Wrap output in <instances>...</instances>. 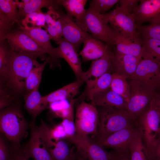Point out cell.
<instances>
[{
    "instance_id": "24",
    "label": "cell",
    "mask_w": 160,
    "mask_h": 160,
    "mask_svg": "<svg viewBox=\"0 0 160 160\" xmlns=\"http://www.w3.org/2000/svg\"><path fill=\"white\" fill-rule=\"evenodd\" d=\"M112 79V73H106L96 79H89L85 81L86 89L80 97L82 99L87 97L89 100L104 92L110 87Z\"/></svg>"
},
{
    "instance_id": "11",
    "label": "cell",
    "mask_w": 160,
    "mask_h": 160,
    "mask_svg": "<svg viewBox=\"0 0 160 160\" xmlns=\"http://www.w3.org/2000/svg\"><path fill=\"white\" fill-rule=\"evenodd\" d=\"M67 139L87 160H109L111 157V152L106 151L104 147L89 136L80 135L76 133Z\"/></svg>"
},
{
    "instance_id": "29",
    "label": "cell",
    "mask_w": 160,
    "mask_h": 160,
    "mask_svg": "<svg viewBox=\"0 0 160 160\" xmlns=\"http://www.w3.org/2000/svg\"><path fill=\"white\" fill-rule=\"evenodd\" d=\"M38 87L24 96V107L32 117V120L35 121L37 117L45 109L41 104L42 97L39 90Z\"/></svg>"
},
{
    "instance_id": "22",
    "label": "cell",
    "mask_w": 160,
    "mask_h": 160,
    "mask_svg": "<svg viewBox=\"0 0 160 160\" xmlns=\"http://www.w3.org/2000/svg\"><path fill=\"white\" fill-rule=\"evenodd\" d=\"M114 56L113 51L97 60H93L89 68L83 72L80 80L84 83L87 80L96 79L107 72L112 73Z\"/></svg>"
},
{
    "instance_id": "23",
    "label": "cell",
    "mask_w": 160,
    "mask_h": 160,
    "mask_svg": "<svg viewBox=\"0 0 160 160\" xmlns=\"http://www.w3.org/2000/svg\"><path fill=\"white\" fill-rule=\"evenodd\" d=\"M83 43V48L79 55L84 61L97 60L112 51L111 47L92 36L87 39Z\"/></svg>"
},
{
    "instance_id": "38",
    "label": "cell",
    "mask_w": 160,
    "mask_h": 160,
    "mask_svg": "<svg viewBox=\"0 0 160 160\" xmlns=\"http://www.w3.org/2000/svg\"><path fill=\"white\" fill-rule=\"evenodd\" d=\"M119 0H93L89 8L101 14L105 13L119 1Z\"/></svg>"
},
{
    "instance_id": "33",
    "label": "cell",
    "mask_w": 160,
    "mask_h": 160,
    "mask_svg": "<svg viewBox=\"0 0 160 160\" xmlns=\"http://www.w3.org/2000/svg\"><path fill=\"white\" fill-rule=\"evenodd\" d=\"M130 160H148L146 148L138 129L129 146Z\"/></svg>"
},
{
    "instance_id": "21",
    "label": "cell",
    "mask_w": 160,
    "mask_h": 160,
    "mask_svg": "<svg viewBox=\"0 0 160 160\" xmlns=\"http://www.w3.org/2000/svg\"><path fill=\"white\" fill-rule=\"evenodd\" d=\"M112 73H116L127 77H131L135 72L141 60L134 56L114 52Z\"/></svg>"
},
{
    "instance_id": "7",
    "label": "cell",
    "mask_w": 160,
    "mask_h": 160,
    "mask_svg": "<svg viewBox=\"0 0 160 160\" xmlns=\"http://www.w3.org/2000/svg\"><path fill=\"white\" fill-rule=\"evenodd\" d=\"M130 89L127 110L136 118L149 107L156 94L138 81L127 79Z\"/></svg>"
},
{
    "instance_id": "39",
    "label": "cell",
    "mask_w": 160,
    "mask_h": 160,
    "mask_svg": "<svg viewBox=\"0 0 160 160\" xmlns=\"http://www.w3.org/2000/svg\"><path fill=\"white\" fill-rule=\"evenodd\" d=\"M148 160H160V132L147 151Z\"/></svg>"
},
{
    "instance_id": "2",
    "label": "cell",
    "mask_w": 160,
    "mask_h": 160,
    "mask_svg": "<svg viewBox=\"0 0 160 160\" xmlns=\"http://www.w3.org/2000/svg\"><path fill=\"white\" fill-rule=\"evenodd\" d=\"M30 123L16 103L0 110V132L14 146L20 145L28 135Z\"/></svg>"
},
{
    "instance_id": "35",
    "label": "cell",
    "mask_w": 160,
    "mask_h": 160,
    "mask_svg": "<svg viewBox=\"0 0 160 160\" xmlns=\"http://www.w3.org/2000/svg\"><path fill=\"white\" fill-rule=\"evenodd\" d=\"M141 39L143 51L142 57H150L160 62V40L152 39Z\"/></svg>"
},
{
    "instance_id": "13",
    "label": "cell",
    "mask_w": 160,
    "mask_h": 160,
    "mask_svg": "<svg viewBox=\"0 0 160 160\" xmlns=\"http://www.w3.org/2000/svg\"><path fill=\"white\" fill-rule=\"evenodd\" d=\"M137 130L136 121L134 124L97 142L103 147L111 148L116 151H127L129 150V145Z\"/></svg>"
},
{
    "instance_id": "43",
    "label": "cell",
    "mask_w": 160,
    "mask_h": 160,
    "mask_svg": "<svg viewBox=\"0 0 160 160\" xmlns=\"http://www.w3.org/2000/svg\"><path fill=\"white\" fill-rule=\"evenodd\" d=\"M38 13V11L27 15L24 18L21 20L22 25L26 24L28 25V24H30L31 25V26L36 27Z\"/></svg>"
},
{
    "instance_id": "32",
    "label": "cell",
    "mask_w": 160,
    "mask_h": 160,
    "mask_svg": "<svg viewBox=\"0 0 160 160\" xmlns=\"http://www.w3.org/2000/svg\"><path fill=\"white\" fill-rule=\"evenodd\" d=\"M86 0H61L60 5L65 9L67 14L75 18V21L79 20L84 15L86 9Z\"/></svg>"
},
{
    "instance_id": "34",
    "label": "cell",
    "mask_w": 160,
    "mask_h": 160,
    "mask_svg": "<svg viewBox=\"0 0 160 160\" xmlns=\"http://www.w3.org/2000/svg\"><path fill=\"white\" fill-rule=\"evenodd\" d=\"M49 62L48 57L43 63H39L34 67L27 77L25 84L26 93L39 87L42 79V75L46 64Z\"/></svg>"
},
{
    "instance_id": "52",
    "label": "cell",
    "mask_w": 160,
    "mask_h": 160,
    "mask_svg": "<svg viewBox=\"0 0 160 160\" xmlns=\"http://www.w3.org/2000/svg\"><path fill=\"white\" fill-rule=\"evenodd\" d=\"M78 156H77V157L76 160H78Z\"/></svg>"
},
{
    "instance_id": "46",
    "label": "cell",
    "mask_w": 160,
    "mask_h": 160,
    "mask_svg": "<svg viewBox=\"0 0 160 160\" xmlns=\"http://www.w3.org/2000/svg\"><path fill=\"white\" fill-rule=\"evenodd\" d=\"M46 28L52 39L58 44L62 38L59 37L55 29L52 25H47Z\"/></svg>"
},
{
    "instance_id": "6",
    "label": "cell",
    "mask_w": 160,
    "mask_h": 160,
    "mask_svg": "<svg viewBox=\"0 0 160 160\" xmlns=\"http://www.w3.org/2000/svg\"><path fill=\"white\" fill-rule=\"evenodd\" d=\"M99 115L96 107L81 100L77 106L74 119L76 133L80 135L97 136Z\"/></svg>"
},
{
    "instance_id": "49",
    "label": "cell",
    "mask_w": 160,
    "mask_h": 160,
    "mask_svg": "<svg viewBox=\"0 0 160 160\" xmlns=\"http://www.w3.org/2000/svg\"><path fill=\"white\" fill-rule=\"evenodd\" d=\"M78 160H87L78 152Z\"/></svg>"
},
{
    "instance_id": "26",
    "label": "cell",
    "mask_w": 160,
    "mask_h": 160,
    "mask_svg": "<svg viewBox=\"0 0 160 160\" xmlns=\"http://www.w3.org/2000/svg\"><path fill=\"white\" fill-rule=\"evenodd\" d=\"M60 2V0H23L18 4L19 15L20 18H24L28 14L37 12L43 7L48 9L52 7L57 10Z\"/></svg>"
},
{
    "instance_id": "18",
    "label": "cell",
    "mask_w": 160,
    "mask_h": 160,
    "mask_svg": "<svg viewBox=\"0 0 160 160\" xmlns=\"http://www.w3.org/2000/svg\"><path fill=\"white\" fill-rule=\"evenodd\" d=\"M58 45L56 49L57 58L64 59L72 69L77 80L80 79L83 71L77 51L64 38H62Z\"/></svg>"
},
{
    "instance_id": "4",
    "label": "cell",
    "mask_w": 160,
    "mask_h": 160,
    "mask_svg": "<svg viewBox=\"0 0 160 160\" xmlns=\"http://www.w3.org/2000/svg\"><path fill=\"white\" fill-rule=\"evenodd\" d=\"M84 31L113 48L116 31L110 27L104 14L88 8L79 20L75 21Z\"/></svg>"
},
{
    "instance_id": "30",
    "label": "cell",
    "mask_w": 160,
    "mask_h": 160,
    "mask_svg": "<svg viewBox=\"0 0 160 160\" xmlns=\"http://www.w3.org/2000/svg\"><path fill=\"white\" fill-rule=\"evenodd\" d=\"M110 89L121 96L127 103L130 96V89L127 78L116 73H112Z\"/></svg>"
},
{
    "instance_id": "17",
    "label": "cell",
    "mask_w": 160,
    "mask_h": 160,
    "mask_svg": "<svg viewBox=\"0 0 160 160\" xmlns=\"http://www.w3.org/2000/svg\"><path fill=\"white\" fill-rule=\"evenodd\" d=\"M133 10V15L137 26L145 22L151 23L160 18V0H140Z\"/></svg>"
},
{
    "instance_id": "5",
    "label": "cell",
    "mask_w": 160,
    "mask_h": 160,
    "mask_svg": "<svg viewBox=\"0 0 160 160\" xmlns=\"http://www.w3.org/2000/svg\"><path fill=\"white\" fill-rule=\"evenodd\" d=\"M136 124L147 151L160 132V106L154 98L149 108L136 118Z\"/></svg>"
},
{
    "instance_id": "28",
    "label": "cell",
    "mask_w": 160,
    "mask_h": 160,
    "mask_svg": "<svg viewBox=\"0 0 160 160\" xmlns=\"http://www.w3.org/2000/svg\"><path fill=\"white\" fill-rule=\"evenodd\" d=\"M19 2L18 0H0V20L21 27L22 25L18 11Z\"/></svg>"
},
{
    "instance_id": "51",
    "label": "cell",
    "mask_w": 160,
    "mask_h": 160,
    "mask_svg": "<svg viewBox=\"0 0 160 160\" xmlns=\"http://www.w3.org/2000/svg\"><path fill=\"white\" fill-rule=\"evenodd\" d=\"M159 62V63L160 64V62ZM159 79H160V71H159Z\"/></svg>"
},
{
    "instance_id": "15",
    "label": "cell",
    "mask_w": 160,
    "mask_h": 160,
    "mask_svg": "<svg viewBox=\"0 0 160 160\" xmlns=\"http://www.w3.org/2000/svg\"><path fill=\"white\" fill-rule=\"evenodd\" d=\"M19 28L45 51L47 54L49 55V63L51 67L55 64L60 66L56 57V48L54 47L52 45L50 42L52 39L47 31L41 28L30 26L26 24L22 25Z\"/></svg>"
},
{
    "instance_id": "14",
    "label": "cell",
    "mask_w": 160,
    "mask_h": 160,
    "mask_svg": "<svg viewBox=\"0 0 160 160\" xmlns=\"http://www.w3.org/2000/svg\"><path fill=\"white\" fill-rule=\"evenodd\" d=\"M59 13L63 36L78 51L84 41L92 35L84 31L76 23L73 17L67 14L60 12Z\"/></svg>"
},
{
    "instance_id": "36",
    "label": "cell",
    "mask_w": 160,
    "mask_h": 160,
    "mask_svg": "<svg viewBox=\"0 0 160 160\" xmlns=\"http://www.w3.org/2000/svg\"><path fill=\"white\" fill-rule=\"evenodd\" d=\"M137 32L141 39H152L160 40V25L151 23L150 25L137 26Z\"/></svg>"
},
{
    "instance_id": "50",
    "label": "cell",
    "mask_w": 160,
    "mask_h": 160,
    "mask_svg": "<svg viewBox=\"0 0 160 160\" xmlns=\"http://www.w3.org/2000/svg\"><path fill=\"white\" fill-rule=\"evenodd\" d=\"M157 23L160 25V18L155 20L151 23Z\"/></svg>"
},
{
    "instance_id": "41",
    "label": "cell",
    "mask_w": 160,
    "mask_h": 160,
    "mask_svg": "<svg viewBox=\"0 0 160 160\" xmlns=\"http://www.w3.org/2000/svg\"><path fill=\"white\" fill-rule=\"evenodd\" d=\"M48 9V11L45 14L46 23L47 25L52 26L56 21L60 19V14L56 9L52 7Z\"/></svg>"
},
{
    "instance_id": "31",
    "label": "cell",
    "mask_w": 160,
    "mask_h": 160,
    "mask_svg": "<svg viewBox=\"0 0 160 160\" xmlns=\"http://www.w3.org/2000/svg\"><path fill=\"white\" fill-rule=\"evenodd\" d=\"M9 47L4 40L0 44V88H5L9 73Z\"/></svg>"
},
{
    "instance_id": "9",
    "label": "cell",
    "mask_w": 160,
    "mask_h": 160,
    "mask_svg": "<svg viewBox=\"0 0 160 160\" xmlns=\"http://www.w3.org/2000/svg\"><path fill=\"white\" fill-rule=\"evenodd\" d=\"M104 15L112 28L120 34L131 38L139 36L134 17L125 9L117 6Z\"/></svg>"
},
{
    "instance_id": "48",
    "label": "cell",
    "mask_w": 160,
    "mask_h": 160,
    "mask_svg": "<svg viewBox=\"0 0 160 160\" xmlns=\"http://www.w3.org/2000/svg\"><path fill=\"white\" fill-rule=\"evenodd\" d=\"M154 99L157 103L160 106V93L156 94Z\"/></svg>"
},
{
    "instance_id": "27",
    "label": "cell",
    "mask_w": 160,
    "mask_h": 160,
    "mask_svg": "<svg viewBox=\"0 0 160 160\" xmlns=\"http://www.w3.org/2000/svg\"><path fill=\"white\" fill-rule=\"evenodd\" d=\"M79 98L65 99L50 103L48 108L54 117L74 120V105Z\"/></svg>"
},
{
    "instance_id": "1",
    "label": "cell",
    "mask_w": 160,
    "mask_h": 160,
    "mask_svg": "<svg viewBox=\"0 0 160 160\" xmlns=\"http://www.w3.org/2000/svg\"><path fill=\"white\" fill-rule=\"evenodd\" d=\"M45 55L17 52L9 48V73L5 88L9 90L13 95L22 94L25 91L27 77L33 68L39 63L37 58L39 57L44 59Z\"/></svg>"
},
{
    "instance_id": "20",
    "label": "cell",
    "mask_w": 160,
    "mask_h": 160,
    "mask_svg": "<svg viewBox=\"0 0 160 160\" xmlns=\"http://www.w3.org/2000/svg\"><path fill=\"white\" fill-rule=\"evenodd\" d=\"M80 79L65 85L47 95L42 96L41 104L45 109L48 108L51 103L65 99H74L79 92L80 88L84 83Z\"/></svg>"
},
{
    "instance_id": "42",
    "label": "cell",
    "mask_w": 160,
    "mask_h": 160,
    "mask_svg": "<svg viewBox=\"0 0 160 160\" xmlns=\"http://www.w3.org/2000/svg\"><path fill=\"white\" fill-rule=\"evenodd\" d=\"M111 153L109 160H130L129 150L124 152L114 151Z\"/></svg>"
},
{
    "instance_id": "37",
    "label": "cell",
    "mask_w": 160,
    "mask_h": 160,
    "mask_svg": "<svg viewBox=\"0 0 160 160\" xmlns=\"http://www.w3.org/2000/svg\"><path fill=\"white\" fill-rule=\"evenodd\" d=\"M15 149V146L0 132V160H12Z\"/></svg>"
},
{
    "instance_id": "16",
    "label": "cell",
    "mask_w": 160,
    "mask_h": 160,
    "mask_svg": "<svg viewBox=\"0 0 160 160\" xmlns=\"http://www.w3.org/2000/svg\"><path fill=\"white\" fill-rule=\"evenodd\" d=\"M48 150L53 160H76L78 155L75 146L66 139L55 140L43 132Z\"/></svg>"
},
{
    "instance_id": "47",
    "label": "cell",
    "mask_w": 160,
    "mask_h": 160,
    "mask_svg": "<svg viewBox=\"0 0 160 160\" xmlns=\"http://www.w3.org/2000/svg\"><path fill=\"white\" fill-rule=\"evenodd\" d=\"M46 23L45 14H44L41 10L38 11L37 19L36 21V27L41 28L45 27Z\"/></svg>"
},
{
    "instance_id": "25",
    "label": "cell",
    "mask_w": 160,
    "mask_h": 160,
    "mask_svg": "<svg viewBox=\"0 0 160 160\" xmlns=\"http://www.w3.org/2000/svg\"><path fill=\"white\" fill-rule=\"evenodd\" d=\"M90 100L91 103L96 107H111L127 110V103L124 99L110 88Z\"/></svg>"
},
{
    "instance_id": "8",
    "label": "cell",
    "mask_w": 160,
    "mask_h": 160,
    "mask_svg": "<svg viewBox=\"0 0 160 160\" xmlns=\"http://www.w3.org/2000/svg\"><path fill=\"white\" fill-rule=\"evenodd\" d=\"M159 62L148 57H143L137 69L130 78L137 80L156 93H160Z\"/></svg>"
},
{
    "instance_id": "10",
    "label": "cell",
    "mask_w": 160,
    "mask_h": 160,
    "mask_svg": "<svg viewBox=\"0 0 160 160\" xmlns=\"http://www.w3.org/2000/svg\"><path fill=\"white\" fill-rule=\"evenodd\" d=\"M30 128L29 139L22 147L26 156L34 160H53L48 150L40 125L36 126L35 121L32 120L30 123Z\"/></svg>"
},
{
    "instance_id": "45",
    "label": "cell",
    "mask_w": 160,
    "mask_h": 160,
    "mask_svg": "<svg viewBox=\"0 0 160 160\" xmlns=\"http://www.w3.org/2000/svg\"><path fill=\"white\" fill-rule=\"evenodd\" d=\"M12 160H29L24 153L20 145L15 146Z\"/></svg>"
},
{
    "instance_id": "3",
    "label": "cell",
    "mask_w": 160,
    "mask_h": 160,
    "mask_svg": "<svg viewBox=\"0 0 160 160\" xmlns=\"http://www.w3.org/2000/svg\"><path fill=\"white\" fill-rule=\"evenodd\" d=\"M99 115L97 142L135 123L136 118L127 110L111 107L97 106Z\"/></svg>"
},
{
    "instance_id": "19",
    "label": "cell",
    "mask_w": 160,
    "mask_h": 160,
    "mask_svg": "<svg viewBox=\"0 0 160 160\" xmlns=\"http://www.w3.org/2000/svg\"><path fill=\"white\" fill-rule=\"evenodd\" d=\"M113 48L115 52L131 55L140 60L142 58V40L139 36L134 38L125 37L116 31Z\"/></svg>"
},
{
    "instance_id": "12",
    "label": "cell",
    "mask_w": 160,
    "mask_h": 160,
    "mask_svg": "<svg viewBox=\"0 0 160 160\" xmlns=\"http://www.w3.org/2000/svg\"><path fill=\"white\" fill-rule=\"evenodd\" d=\"M5 40L9 48L18 53H39L46 54L45 51L18 28L5 35L0 40Z\"/></svg>"
},
{
    "instance_id": "44",
    "label": "cell",
    "mask_w": 160,
    "mask_h": 160,
    "mask_svg": "<svg viewBox=\"0 0 160 160\" xmlns=\"http://www.w3.org/2000/svg\"><path fill=\"white\" fill-rule=\"evenodd\" d=\"M140 0H121L119 1L120 6L125 9L132 13L134 9L138 5Z\"/></svg>"
},
{
    "instance_id": "40",
    "label": "cell",
    "mask_w": 160,
    "mask_h": 160,
    "mask_svg": "<svg viewBox=\"0 0 160 160\" xmlns=\"http://www.w3.org/2000/svg\"><path fill=\"white\" fill-rule=\"evenodd\" d=\"M60 123L63 126L66 134V139L71 137L75 134L76 132L74 120L68 119H63Z\"/></svg>"
}]
</instances>
